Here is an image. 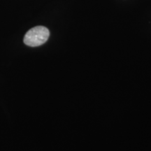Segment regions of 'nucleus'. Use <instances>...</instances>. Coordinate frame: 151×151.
I'll return each instance as SVG.
<instances>
[{
    "instance_id": "f257e3e1",
    "label": "nucleus",
    "mask_w": 151,
    "mask_h": 151,
    "mask_svg": "<svg viewBox=\"0 0 151 151\" xmlns=\"http://www.w3.org/2000/svg\"><path fill=\"white\" fill-rule=\"evenodd\" d=\"M49 35L50 32L46 27L37 26L32 28L26 33L24 37V43L31 47L39 46L46 42Z\"/></svg>"
}]
</instances>
